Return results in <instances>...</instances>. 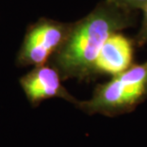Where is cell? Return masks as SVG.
<instances>
[{
    "label": "cell",
    "instance_id": "1",
    "mask_svg": "<svg viewBox=\"0 0 147 147\" xmlns=\"http://www.w3.org/2000/svg\"><path fill=\"white\" fill-rule=\"evenodd\" d=\"M135 14V11L103 0L87 16L72 23L68 36L49 63L57 70L63 80L93 78L96 59L104 42L112 34L133 26Z\"/></svg>",
    "mask_w": 147,
    "mask_h": 147
},
{
    "label": "cell",
    "instance_id": "2",
    "mask_svg": "<svg viewBox=\"0 0 147 147\" xmlns=\"http://www.w3.org/2000/svg\"><path fill=\"white\" fill-rule=\"evenodd\" d=\"M147 95V61L132 65L110 81L98 85L88 100H78L76 106L85 113L114 116L130 111Z\"/></svg>",
    "mask_w": 147,
    "mask_h": 147
},
{
    "label": "cell",
    "instance_id": "3",
    "mask_svg": "<svg viewBox=\"0 0 147 147\" xmlns=\"http://www.w3.org/2000/svg\"><path fill=\"white\" fill-rule=\"evenodd\" d=\"M71 25L45 17L38 19L26 32L16 55V65L36 67L48 63L68 36Z\"/></svg>",
    "mask_w": 147,
    "mask_h": 147
},
{
    "label": "cell",
    "instance_id": "4",
    "mask_svg": "<svg viewBox=\"0 0 147 147\" xmlns=\"http://www.w3.org/2000/svg\"><path fill=\"white\" fill-rule=\"evenodd\" d=\"M60 74L49 62L43 65L33 67V69L19 79V84L28 101L37 106L40 102L50 98H62L76 104L78 99L71 95L62 85Z\"/></svg>",
    "mask_w": 147,
    "mask_h": 147
},
{
    "label": "cell",
    "instance_id": "5",
    "mask_svg": "<svg viewBox=\"0 0 147 147\" xmlns=\"http://www.w3.org/2000/svg\"><path fill=\"white\" fill-rule=\"evenodd\" d=\"M134 45L131 39L120 32L107 38L96 59L95 76L106 74L116 76L133 65Z\"/></svg>",
    "mask_w": 147,
    "mask_h": 147
},
{
    "label": "cell",
    "instance_id": "6",
    "mask_svg": "<svg viewBox=\"0 0 147 147\" xmlns=\"http://www.w3.org/2000/svg\"><path fill=\"white\" fill-rule=\"evenodd\" d=\"M117 7L126 11H142L146 5L147 0H107Z\"/></svg>",
    "mask_w": 147,
    "mask_h": 147
},
{
    "label": "cell",
    "instance_id": "7",
    "mask_svg": "<svg viewBox=\"0 0 147 147\" xmlns=\"http://www.w3.org/2000/svg\"><path fill=\"white\" fill-rule=\"evenodd\" d=\"M143 13L142 20V25H140L139 33L136 36V41L138 46H144L147 44V3L144 6L143 10L142 11Z\"/></svg>",
    "mask_w": 147,
    "mask_h": 147
}]
</instances>
